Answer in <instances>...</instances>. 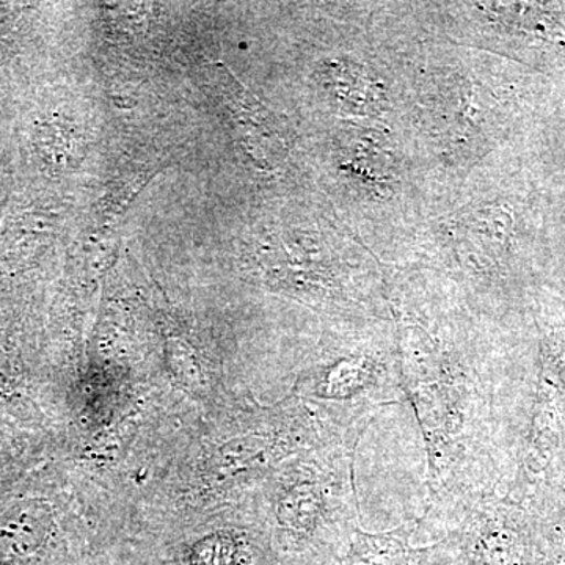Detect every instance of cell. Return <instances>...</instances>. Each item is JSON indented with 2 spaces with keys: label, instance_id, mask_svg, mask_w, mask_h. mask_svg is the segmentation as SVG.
Here are the masks:
<instances>
[{
  "label": "cell",
  "instance_id": "cell-3",
  "mask_svg": "<svg viewBox=\"0 0 565 565\" xmlns=\"http://www.w3.org/2000/svg\"><path fill=\"white\" fill-rule=\"evenodd\" d=\"M353 131L345 150V161L341 163L345 180L351 184V193L362 200L384 202L393 195L399 170L394 161L388 143L377 134Z\"/></svg>",
  "mask_w": 565,
  "mask_h": 565
},
{
  "label": "cell",
  "instance_id": "cell-7",
  "mask_svg": "<svg viewBox=\"0 0 565 565\" xmlns=\"http://www.w3.org/2000/svg\"><path fill=\"white\" fill-rule=\"evenodd\" d=\"M541 520L544 565H565V504L552 505Z\"/></svg>",
  "mask_w": 565,
  "mask_h": 565
},
{
  "label": "cell",
  "instance_id": "cell-2",
  "mask_svg": "<svg viewBox=\"0 0 565 565\" xmlns=\"http://www.w3.org/2000/svg\"><path fill=\"white\" fill-rule=\"evenodd\" d=\"M564 416L565 345L553 341L545 344L542 353L533 418L516 481L520 492L527 493L548 475L563 445Z\"/></svg>",
  "mask_w": 565,
  "mask_h": 565
},
{
  "label": "cell",
  "instance_id": "cell-4",
  "mask_svg": "<svg viewBox=\"0 0 565 565\" xmlns=\"http://www.w3.org/2000/svg\"><path fill=\"white\" fill-rule=\"evenodd\" d=\"M52 512L43 501L25 500L0 512V563L29 559L50 539Z\"/></svg>",
  "mask_w": 565,
  "mask_h": 565
},
{
  "label": "cell",
  "instance_id": "cell-6",
  "mask_svg": "<svg viewBox=\"0 0 565 565\" xmlns=\"http://www.w3.org/2000/svg\"><path fill=\"white\" fill-rule=\"evenodd\" d=\"M377 379V363L366 355L351 356L333 367L329 377V394L353 397L366 390Z\"/></svg>",
  "mask_w": 565,
  "mask_h": 565
},
{
  "label": "cell",
  "instance_id": "cell-1",
  "mask_svg": "<svg viewBox=\"0 0 565 565\" xmlns=\"http://www.w3.org/2000/svg\"><path fill=\"white\" fill-rule=\"evenodd\" d=\"M449 565H544L541 520L515 504L490 509L465 531Z\"/></svg>",
  "mask_w": 565,
  "mask_h": 565
},
{
  "label": "cell",
  "instance_id": "cell-5",
  "mask_svg": "<svg viewBox=\"0 0 565 565\" xmlns=\"http://www.w3.org/2000/svg\"><path fill=\"white\" fill-rule=\"evenodd\" d=\"M330 90L341 109L360 117H377L384 107V92L362 63L340 61L329 71Z\"/></svg>",
  "mask_w": 565,
  "mask_h": 565
}]
</instances>
